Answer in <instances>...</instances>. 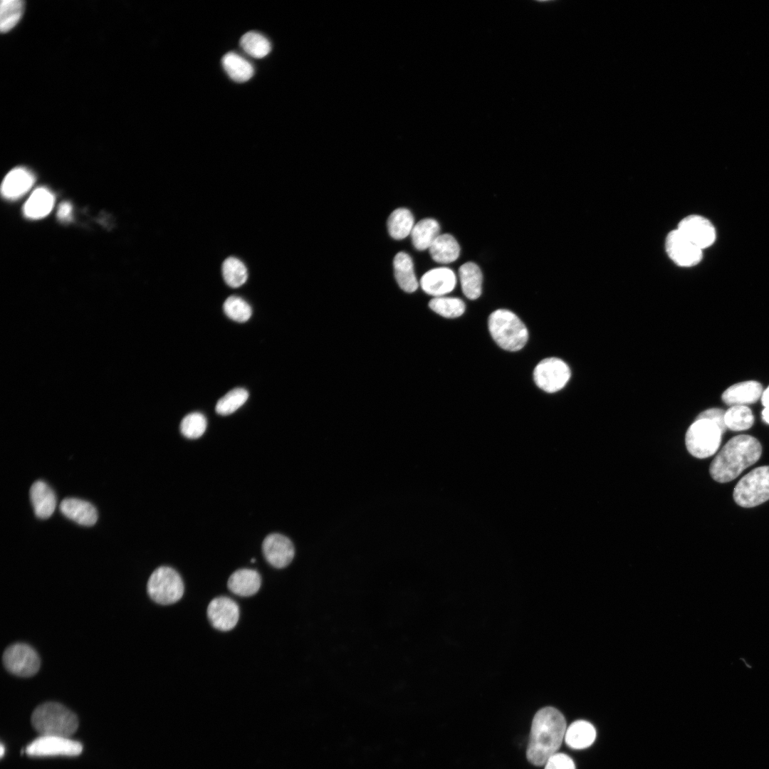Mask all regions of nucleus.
<instances>
[{"mask_svg": "<svg viewBox=\"0 0 769 769\" xmlns=\"http://www.w3.org/2000/svg\"><path fill=\"white\" fill-rule=\"evenodd\" d=\"M222 66L228 75L234 81L244 83L253 75L252 65L239 54L229 52L222 58Z\"/></svg>", "mask_w": 769, "mask_h": 769, "instance_id": "27", "label": "nucleus"}, {"mask_svg": "<svg viewBox=\"0 0 769 769\" xmlns=\"http://www.w3.org/2000/svg\"><path fill=\"white\" fill-rule=\"evenodd\" d=\"M34 174L25 167L11 170L1 184V194L8 199H16L25 194L33 185Z\"/></svg>", "mask_w": 769, "mask_h": 769, "instance_id": "16", "label": "nucleus"}, {"mask_svg": "<svg viewBox=\"0 0 769 769\" xmlns=\"http://www.w3.org/2000/svg\"><path fill=\"white\" fill-rule=\"evenodd\" d=\"M725 423L732 431H743L751 427L754 422L752 411L746 406H731L725 412Z\"/></svg>", "mask_w": 769, "mask_h": 769, "instance_id": "29", "label": "nucleus"}, {"mask_svg": "<svg viewBox=\"0 0 769 769\" xmlns=\"http://www.w3.org/2000/svg\"><path fill=\"white\" fill-rule=\"evenodd\" d=\"M207 617L211 624L220 631H229L239 619V607L230 597L221 596L214 598L207 607Z\"/></svg>", "mask_w": 769, "mask_h": 769, "instance_id": "13", "label": "nucleus"}, {"mask_svg": "<svg viewBox=\"0 0 769 769\" xmlns=\"http://www.w3.org/2000/svg\"><path fill=\"white\" fill-rule=\"evenodd\" d=\"M206 429V419L199 412H192L186 415L181 422V433L188 439L200 437Z\"/></svg>", "mask_w": 769, "mask_h": 769, "instance_id": "36", "label": "nucleus"}, {"mask_svg": "<svg viewBox=\"0 0 769 769\" xmlns=\"http://www.w3.org/2000/svg\"><path fill=\"white\" fill-rule=\"evenodd\" d=\"M693 244L703 250L711 246L716 240V230L707 219L699 215L684 218L676 229Z\"/></svg>", "mask_w": 769, "mask_h": 769, "instance_id": "12", "label": "nucleus"}, {"mask_svg": "<svg viewBox=\"0 0 769 769\" xmlns=\"http://www.w3.org/2000/svg\"><path fill=\"white\" fill-rule=\"evenodd\" d=\"M262 550L266 560L276 568H283L288 565L295 555L291 540L278 533L267 535L263 542Z\"/></svg>", "mask_w": 769, "mask_h": 769, "instance_id": "14", "label": "nucleus"}, {"mask_svg": "<svg viewBox=\"0 0 769 769\" xmlns=\"http://www.w3.org/2000/svg\"><path fill=\"white\" fill-rule=\"evenodd\" d=\"M488 329L497 345L508 351H518L528 341V332L525 325L508 310L493 311L488 318Z\"/></svg>", "mask_w": 769, "mask_h": 769, "instance_id": "4", "label": "nucleus"}, {"mask_svg": "<svg viewBox=\"0 0 769 769\" xmlns=\"http://www.w3.org/2000/svg\"><path fill=\"white\" fill-rule=\"evenodd\" d=\"M80 743L69 738L55 736H40L26 748L31 756L68 755L75 756L81 753Z\"/></svg>", "mask_w": 769, "mask_h": 769, "instance_id": "10", "label": "nucleus"}, {"mask_svg": "<svg viewBox=\"0 0 769 769\" xmlns=\"http://www.w3.org/2000/svg\"><path fill=\"white\" fill-rule=\"evenodd\" d=\"M396 281L405 292L413 293L419 286L412 258L405 252L396 254L393 261Z\"/></svg>", "mask_w": 769, "mask_h": 769, "instance_id": "23", "label": "nucleus"}, {"mask_svg": "<svg viewBox=\"0 0 769 769\" xmlns=\"http://www.w3.org/2000/svg\"><path fill=\"white\" fill-rule=\"evenodd\" d=\"M150 598L160 605H171L179 601L184 594V583L179 574L167 566L157 567L147 582Z\"/></svg>", "mask_w": 769, "mask_h": 769, "instance_id": "7", "label": "nucleus"}, {"mask_svg": "<svg viewBox=\"0 0 769 769\" xmlns=\"http://www.w3.org/2000/svg\"><path fill=\"white\" fill-rule=\"evenodd\" d=\"M73 206L70 202H64L58 207L57 216L61 221H69L72 216Z\"/></svg>", "mask_w": 769, "mask_h": 769, "instance_id": "39", "label": "nucleus"}, {"mask_svg": "<svg viewBox=\"0 0 769 769\" xmlns=\"http://www.w3.org/2000/svg\"><path fill=\"white\" fill-rule=\"evenodd\" d=\"M665 246L668 256L680 266H694L702 258V250L690 242L677 229L668 234Z\"/></svg>", "mask_w": 769, "mask_h": 769, "instance_id": "11", "label": "nucleus"}, {"mask_svg": "<svg viewBox=\"0 0 769 769\" xmlns=\"http://www.w3.org/2000/svg\"><path fill=\"white\" fill-rule=\"evenodd\" d=\"M429 308L437 314L447 318L461 316L465 311L462 300L454 297H435L429 303Z\"/></svg>", "mask_w": 769, "mask_h": 769, "instance_id": "31", "label": "nucleus"}, {"mask_svg": "<svg viewBox=\"0 0 769 769\" xmlns=\"http://www.w3.org/2000/svg\"><path fill=\"white\" fill-rule=\"evenodd\" d=\"M31 721L33 727L41 736L69 738L78 727L76 715L56 702H46L37 706Z\"/></svg>", "mask_w": 769, "mask_h": 769, "instance_id": "3", "label": "nucleus"}, {"mask_svg": "<svg viewBox=\"0 0 769 769\" xmlns=\"http://www.w3.org/2000/svg\"><path fill=\"white\" fill-rule=\"evenodd\" d=\"M724 417L725 412L722 409L711 408L701 412L696 419H705L713 422L720 428L723 434L727 429Z\"/></svg>", "mask_w": 769, "mask_h": 769, "instance_id": "38", "label": "nucleus"}, {"mask_svg": "<svg viewBox=\"0 0 769 769\" xmlns=\"http://www.w3.org/2000/svg\"><path fill=\"white\" fill-rule=\"evenodd\" d=\"M414 222V216L409 209H397L391 213L387 220L389 234L397 240L404 239L411 234Z\"/></svg>", "mask_w": 769, "mask_h": 769, "instance_id": "28", "label": "nucleus"}, {"mask_svg": "<svg viewBox=\"0 0 769 769\" xmlns=\"http://www.w3.org/2000/svg\"><path fill=\"white\" fill-rule=\"evenodd\" d=\"M429 250L432 259L440 263H452L460 254L459 243L449 234H440Z\"/></svg>", "mask_w": 769, "mask_h": 769, "instance_id": "25", "label": "nucleus"}, {"mask_svg": "<svg viewBox=\"0 0 769 769\" xmlns=\"http://www.w3.org/2000/svg\"><path fill=\"white\" fill-rule=\"evenodd\" d=\"M0 748H1L0 755H1V757H3V755H4V745H3V744H1V746H0Z\"/></svg>", "mask_w": 769, "mask_h": 769, "instance_id": "42", "label": "nucleus"}, {"mask_svg": "<svg viewBox=\"0 0 769 769\" xmlns=\"http://www.w3.org/2000/svg\"><path fill=\"white\" fill-rule=\"evenodd\" d=\"M224 311L231 320L244 323L251 316L252 310L249 304L241 297L231 295L224 301Z\"/></svg>", "mask_w": 769, "mask_h": 769, "instance_id": "35", "label": "nucleus"}, {"mask_svg": "<svg viewBox=\"0 0 769 769\" xmlns=\"http://www.w3.org/2000/svg\"><path fill=\"white\" fill-rule=\"evenodd\" d=\"M761 402L765 407L769 408V386L763 392Z\"/></svg>", "mask_w": 769, "mask_h": 769, "instance_id": "40", "label": "nucleus"}, {"mask_svg": "<svg viewBox=\"0 0 769 769\" xmlns=\"http://www.w3.org/2000/svg\"><path fill=\"white\" fill-rule=\"evenodd\" d=\"M567 728L563 715L555 708L539 710L533 717L526 750L528 760L534 765H544L556 753L564 741Z\"/></svg>", "mask_w": 769, "mask_h": 769, "instance_id": "1", "label": "nucleus"}, {"mask_svg": "<svg viewBox=\"0 0 769 769\" xmlns=\"http://www.w3.org/2000/svg\"><path fill=\"white\" fill-rule=\"evenodd\" d=\"M762 417L767 424H769V408L765 407L762 411Z\"/></svg>", "mask_w": 769, "mask_h": 769, "instance_id": "41", "label": "nucleus"}, {"mask_svg": "<svg viewBox=\"0 0 769 769\" xmlns=\"http://www.w3.org/2000/svg\"><path fill=\"white\" fill-rule=\"evenodd\" d=\"M248 397L246 389L239 387L233 389L217 402L216 412L220 415L231 414L241 407Z\"/></svg>", "mask_w": 769, "mask_h": 769, "instance_id": "34", "label": "nucleus"}, {"mask_svg": "<svg viewBox=\"0 0 769 769\" xmlns=\"http://www.w3.org/2000/svg\"><path fill=\"white\" fill-rule=\"evenodd\" d=\"M544 769H575L572 759L563 753H556L544 764Z\"/></svg>", "mask_w": 769, "mask_h": 769, "instance_id": "37", "label": "nucleus"}, {"mask_svg": "<svg viewBox=\"0 0 769 769\" xmlns=\"http://www.w3.org/2000/svg\"><path fill=\"white\" fill-rule=\"evenodd\" d=\"M240 45L248 55L256 58L265 57L271 49L269 41L256 31L244 33L241 38Z\"/></svg>", "mask_w": 769, "mask_h": 769, "instance_id": "30", "label": "nucleus"}, {"mask_svg": "<svg viewBox=\"0 0 769 769\" xmlns=\"http://www.w3.org/2000/svg\"><path fill=\"white\" fill-rule=\"evenodd\" d=\"M456 285L454 272L446 267H439L426 272L420 280L422 290L429 295L441 297L451 292Z\"/></svg>", "mask_w": 769, "mask_h": 769, "instance_id": "15", "label": "nucleus"}, {"mask_svg": "<svg viewBox=\"0 0 769 769\" xmlns=\"http://www.w3.org/2000/svg\"><path fill=\"white\" fill-rule=\"evenodd\" d=\"M570 377L569 367L562 360L556 357L541 360L533 371V379L536 385L549 393L563 389Z\"/></svg>", "mask_w": 769, "mask_h": 769, "instance_id": "8", "label": "nucleus"}, {"mask_svg": "<svg viewBox=\"0 0 769 769\" xmlns=\"http://www.w3.org/2000/svg\"><path fill=\"white\" fill-rule=\"evenodd\" d=\"M723 432L713 422L700 419L688 429L685 443L688 451L694 457L705 459L718 449Z\"/></svg>", "mask_w": 769, "mask_h": 769, "instance_id": "5", "label": "nucleus"}, {"mask_svg": "<svg viewBox=\"0 0 769 769\" xmlns=\"http://www.w3.org/2000/svg\"><path fill=\"white\" fill-rule=\"evenodd\" d=\"M30 499L36 516L49 518L55 511L56 498L52 488L43 481L34 482L30 488Z\"/></svg>", "mask_w": 769, "mask_h": 769, "instance_id": "19", "label": "nucleus"}, {"mask_svg": "<svg viewBox=\"0 0 769 769\" xmlns=\"http://www.w3.org/2000/svg\"><path fill=\"white\" fill-rule=\"evenodd\" d=\"M440 226L434 219H424L414 224L412 232V241L417 250L429 249L436 239L440 235Z\"/></svg>", "mask_w": 769, "mask_h": 769, "instance_id": "26", "label": "nucleus"}, {"mask_svg": "<svg viewBox=\"0 0 769 769\" xmlns=\"http://www.w3.org/2000/svg\"><path fill=\"white\" fill-rule=\"evenodd\" d=\"M222 274L226 284L232 288L243 285L248 277L246 266L235 257H229L224 261Z\"/></svg>", "mask_w": 769, "mask_h": 769, "instance_id": "32", "label": "nucleus"}, {"mask_svg": "<svg viewBox=\"0 0 769 769\" xmlns=\"http://www.w3.org/2000/svg\"><path fill=\"white\" fill-rule=\"evenodd\" d=\"M761 454L762 446L757 439L746 434L736 436L713 459L710 465V474L719 483L731 481L758 461Z\"/></svg>", "mask_w": 769, "mask_h": 769, "instance_id": "2", "label": "nucleus"}, {"mask_svg": "<svg viewBox=\"0 0 769 769\" xmlns=\"http://www.w3.org/2000/svg\"><path fill=\"white\" fill-rule=\"evenodd\" d=\"M55 203L53 193L45 187L35 189L23 206L24 215L32 219H38L47 216L52 210Z\"/></svg>", "mask_w": 769, "mask_h": 769, "instance_id": "22", "label": "nucleus"}, {"mask_svg": "<svg viewBox=\"0 0 769 769\" xmlns=\"http://www.w3.org/2000/svg\"><path fill=\"white\" fill-rule=\"evenodd\" d=\"M261 578L259 573L252 569L243 568L236 570L228 580L229 590L241 597H250L260 589Z\"/></svg>", "mask_w": 769, "mask_h": 769, "instance_id": "20", "label": "nucleus"}, {"mask_svg": "<svg viewBox=\"0 0 769 769\" xmlns=\"http://www.w3.org/2000/svg\"><path fill=\"white\" fill-rule=\"evenodd\" d=\"M5 668L12 674L29 677L37 673L40 668V659L28 644L15 643L8 647L3 654Z\"/></svg>", "mask_w": 769, "mask_h": 769, "instance_id": "9", "label": "nucleus"}, {"mask_svg": "<svg viewBox=\"0 0 769 769\" xmlns=\"http://www.w3.org/2000/svg\"><path fill=\"white\" fill-rule=\"evenodd\" d=\"M59 508L66 517L82 525H93L98 519L95 506L79 498H65L61 501Z\"/></svg>", "mask_w": 769, "mask_h": 769, "instance_id": "18", "label": "nucleus"}, {"mask_svg": "<svg viewBox=\"0 0 769 769\" xmlns=\"http://www.w3.org/2000/svg\"><path fill=\"white\" fill-rule=\"evenodd\" d=\"M23 9L21 0H2L0 8V28L2 32L11 29L19 21Z\"/></svg>", "mask_w": 769, "mask_h": 769, "instance_id": "33", "label": "nucleus"}, {"mask_svg": "<svg viewBox=\"0 0 769 769\" xmlns=\"http://www.w3.org/2000/svg\"><path fill=\"white\" fill-rule=\"evenodd\" d=\"M596 738L593 725L585 720H578L567 727L564 741L572 749L582 750L590 747Z\"/></svg>", "mask_w": 769, "mask_h": 769, "instance_id": "21", "label": "nucleus"}, {"mask_svg": "<svg viewBox=\"0 0 769 769\" xmlns=\"http://www.w3.org/2000/svg\"><path fill=\"white\" fill-rule=\"evenodd\" d=\"M736 503L746 508L769 500V466H759L745 475L733 491Z\"/></svg>", "mask_w": 769, "mask_h": 769, "instance_id": "6", "label": "nucleus"}, {"mask_svg": "<svg viewBox=\"0 0 769 769\" xmlns=\"http://www.w3.org/2000/svg\"><path fill=\"white\" fill-rule=\"evenodd\" d=\"M763 392L761 384L757 381L742 382L726 389L722 394V400L731 406H746L756 402Z\"/></svg>", "mask_w": 769, "mask_h": 769, "instance_id": "17", "label": "nucleus"}, {"mask_svg": "<svg viewBox=\"0 0 769 769\" xmlns=\"http://www.w3.org/2000/svg\"><path fill=\"white\" fill-rule=\"evenodd\" d=\"M459 276L465 296L470 300L478 298L481 294L483 281L480 268L474 262H466L460 266Z\"/></svg>", "mask_w": 769, "mask_h": 769, "instance_id": "24", "label": "nucleus"}]
</instances>
